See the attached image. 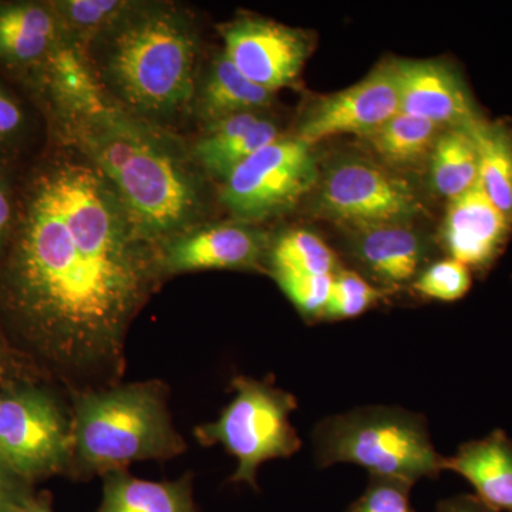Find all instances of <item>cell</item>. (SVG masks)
Wrapping results in <instances>:
<instances>
[{
	"label": "cell",
	"instance_id": "6da1fadb",
	"mask_svg": "<svg viewBox=\"0 0 512 512\" xmlns=\"http://www.w3.org/2000/svg\"><path fill=\"white\" fill-rule=\"evenodd\" d=\"M156 245L109 181L63 144L26 178L10 231L2 293L9 311L56 362L113 370L160 281Z\"/></svg>",
	"mask_w": 512,
	"mask_h": 512
},
{
	"label": "cell",
	"instance_id": "7a4b0ae2",
	"mask_svg": "<svg viewBox=\"0 0 512 512\" xmlns=\"http://www.w3.org/2000/svg\"><path fill=\"white\" fill-rule=\"evenodd\" d=\"M53 119L63 144L104 175L157 248L208 222L207 175L195 163L190 144L170 128L128 113L106 93Z\"/></svg>",
	"mask_w": 512,
	"mask_h": 512
},
{
	"label": "cell",
	"instance_id": "3957f363",
	"mask_svg": "<svg viewBox=\"0 0 512 512\" xmlns=\"http://www.w3.org/2000/svg\"><path fill=\"white\" fill-rule=\"evenodd\" d=\"M86 55L103 92L128 113L168 128L190 113L200 36L184 6L134 2Z\"/></svg>",
	"mask_w": 512,
	"mask_h": 512
},
{
	"label": "cell",
	"instance_id": "277c9868",
	"mask_svg": "<svg viewBox=\"0 0 512 512\" xmlns=\"http://www.w3.org/2000/svg\"><path fill=\"white\" fill-rule=\"evenodd\" d=\"M72 457L86 473L124 470L133 461L183 453L158 383H134L76 394Z\"/></svg>",
	"mask_w": 512,
	"mask_h": 512
},
{
	"label": "cell",
	"instance_id": "5b68a950",
	"mask_svg": "<svg viewBox=\"0 0 512 512\" xmlns=\"http://www.w3.org/2000/svg\"><path fill=\"white\" fill-rule=\"evenodd\" d=\"M319 468L356 464L370 476L416 484L437 478L446 457L437 453L424 416L402 407L366 406L320 420L313 430Z\"/></svg>",
	"mask_w": 512,
	"mask_h": 512
},
{
	"label": "cell",
	"instance_id": "8992f818",
	"mask_svg": "<svg viewBox=\"0 0 512 512\" xmlns=\"http://www.w3.org/2000/svg\"><path fill=\"white\" fill-rule=\"evenodd\" d=\"M231 383V402L218 420L197 427L195 437L205 446L222 444L238 461L231 481L256 488L262 464L301 450V437L289 421L298 409V400L274 384L252 377L237 376Z\"/></svg>",
	"mask_w": 512,
	"mask_h": 512
},
{
	"label": "cell",
	"instance_id": "52a82bcc",
	"mask_svg": "<svg viewBox=\"0 0 512 512\" xmlns=\"http://www.w3.org/2000/svg\"><path fill=\"white\" fill-rule=\"evenodd\" d=\"M318 180L312 147L295 136H281L228 175L220 201L235 221L258 225L291 211Z\"/></svg>",
	"mask_w": 512,
	"mask_h": 512
},
{
	"label": "cell",
	"instance_id": "ba28073f",
	"mask_svg": "<svg viewBox=\"0 0 512 512\" xmlns=\"http://www.w3.org/2000/svg\"><path fill=\"white\" fill-rule=\"evenodd\" d=\"M315 188L316 212L355 231L407 224L424 211L412 185L366 157L336 158L319 173Z\"/></svg>",
	"mask_w": 512,
	"mask_h": 512
},
{
	"label": "cell",
	"instance_id": "9c48e42d",
	"mask_svg": "<svg viewBox=\"0 0 512 512\" xmlns=\"http://www.w3.org/2000/svg\"><path fill=\"white\" fill-rule=\"evenodd\" d=\"M72 424L32 390L0 397V466L22 477L59 470L72 458Z\"/></svg>",
	"mask_w": 512,
	"mask_h": 512
},
{
	"label": "cell",
	"instance_id": "30bf717a",
	"mask_svg": "<svg viewBox=\"0 0 512 512\" xmlns=\"http://www.w3.org/2000/svg\"><path fill=\"white\" fill-rule=\"evenodd\" d=\"M399 111L396 63L387 62L349 89L313 101L299 117L295 137L311 147L338 134L365 138Z\"/></svg>",
	"mask_w": 512,
	"mask_h": 512
},
{
	"label": "cell",
	"instance_id": "8fae6325",
	"mask_svg": "<svg viewBox=\"0 0 512 512\" xmlns=\"http://www.w3.org/2000/svg\"><path fill=\"white\" fill-rule=\"evenodd\" d=\"M220 32L225 55L239 72L272 93L298 79L311 53V40L303 30L261 16H239Z\"/></svg>",
	"mask_w": 512,
	"mask_h": 512
},
{
	"label": "cell",
	"instance_id": "7c38bea8",
	"mask_svg": "<svg viewBox=\"0 0 512 512\" xmlns=\"http://www.w3.org/2000/svg\"><path fill=\"white\" fill-rule=\"evenodd\" d=\"M271 239L258 225L204 222L157 248L158 269L161 278L211 269L265 271Z\"/></svg>",
	"mask_w": 512,
	"mask_h": 512
},
{
	"label": "cell",
	"instance_id": "4fadbf2b",
	"mask_svg": "<svg viewBox=\"0 0 512 512\" xmlns=\"http://www.w3.org/2000/svg\"><path fill=\"white\" fill-rule=\"evenodd\" d=\"M400 111L440 128H474L485 120L466 80L440 60H397Z\"/></svg>",
	"mask_w": 512,
	"mask_h": 512
},
{
	"label": "cell",
	"instance_id": "5bb4252c",
	"mask_svg": "<svg viewBox=\"0 0 512 512\" xmlns=\"http://www.w3.org/2000/svg\"><path fill=\"white\" fill-rule=\"evenodd\" d=\"M512 225L488 200L481 184L448 201L441 242L448 258L480 276L487 275L503 255Z\"/></svg>",
	"mask_w": 512,
	"mask_h": 512
},
{
	"label": "cell",
	"instance_id": "9a60e30c",
	"mask_svg": "<svg viewBox=\"0 0 512 512\" xmlns=\"http://www.w3.org/2000/svg\"><path fill=\"white\" fill-rule=\"evenodd\" d=\"M352 255L384 292L412 286L424 268L429 245L409 224L357 229Z\"/></svg>",
	"mask_w": 512,
	"mask_h": 512
},
{
	"label": "cell",
	"instance_id": "2e32d148",
	"mask_svg": "<svg viewBox=\"0 0 512 512\" xmlns=\"http://www.w3.org/2000/svg\"><path fill=\"white\" fill-rule=\"evenodd\" d=\"M66 37L52 2L0 5V62L39 73Z\"/></svg>",
	"mask_w": 512,
	"mask_h": 512
},
{
	"label": "cell",
	"instance_id": "e0dca14e",
	"mask_svg": "<svg viewBox=\"0 0 512 512\" xmlns=\"http://www.w3.org/2000/svg\"><path fill=\"white\" fill-rule=\"evenodd\" d=\"M279 137L275 120L255 111L202 127L200 137L190 147L202 173L224 183L238 165Z\"/></svg>",
	"mask_w": 512,
	"mask_h": 512
},
{
	"label": "cell",
	"instance_id": "ac0fdd59",
	"mask_svg": "<svg viewBox=\"0 0 512 512\" xmlns=\"http://www.w3.org/2000/svg\"><path fill=\"white\" fill-rule=\"evenodd\" d=\"M275 93L248 80L224 50L200 69L190 114L202 127L242 113H262L271 106Z\"/></svg>",
	"mask_w": 512,
	"mask_h": 512
},
{
	"label": "cell",
	"instance_id": "d6986e66",
	"mask_svg": "<svg viewBox=\"0 0 512 512\" xmlns=\"http://www.w3.org/2000/svg\"><path fill=\"white\" fill-rule=\"evenodd\" d=\"M444 471L468 481L491 511L512 512V440L504 430L461 444L453 457H446Z\"/></svg>",
	"mask_w": 512,
	"mask_h": 512
},
{
	"label": "cell",
	"instance_id": "ffe728a7",
	"mask_svg": "<svg viewBox=\"0 0 512 512\" xmlns=\"http://www.w3.org/2000/svg\"><path fill=\"white\" fill-rule=\"evenodd\" d=\"M99 512H197L192 501L190 478L156 483L111 471L104 481Z\"/></svg>",
	"mask_w": 512,
	"mask_h": 512
},
{
	"label": "cell",
	"instance_id": "44dd1931",
	"mask_svg": "<svg viewBox=\"0 0 512 512\" xmlns=\"http://www.w3.org/2000/svg\"><path fill=\"white\" fill-rule=\"evenodd\" d=\"M431 187L448 201L480 183V156L473 128H444L429 158Z\"/></svg>",
	"mask_w": 512,
	"mask_h": 512
},
{
	"label": "cell",
	"instance_id": "7402d4cb",
	"mask_svg": "<svg viewBox=\"0 0 512 512\" xmlns=\"http://www.w3.org/2000/svg\"><path fill=\"white\" fill-rule=\"evenodd\" d=\"M441 130L431 121L399 111L365 140L387 168L410 170L429 163Z\"/></svg>",
	"mask_w": 512,
	"mask_h": 512
},
{
	"label": "cell",
	"instance_id": "603a6c76",
	"mask_svg": "<svg viewBox=\"0 0 512 512\" xmlns=\"http://www.w3.org/2000/svg\"><path fill=\"white\" fill-rule=\"evenodd\" d=\"M480 156V184L488 200L512 225V128L485 119L473 128Z\"/></svg>",
	"mask_w": 512,
	"mask_h": 512
},
{
	"label": "cell",
	"instance_id": "cb8c5ba5",
	"mask_svg": "<svg viewBox=\"0 0 512 512\" xmlns=\"http://www.w3.org/2000/svg\"><path fill=\"white\" fill-rule=\"evenodd\" d=\"M339 259L322 238L309 229L295 228L271 239L266 271L305 275H335Z\"/></svg>",
	"mask_w": 512,
	"mask_h": 512
},
{
	"label": "cell",
	"instance_id": "d4e9b609",
	"mask_svg": "<svg viewBox=\"0 0 512 512\" xmlns=\"http://www.w3.org/2000/svg\"><path fill=\"white\" fill-rule=\"evenodd\" d=\"M134 0H59L52 2L66 36L86 52L96 37L106 32L133 6Z\"/></svg>",
	"mask_w": 512,
	"mask_h": 512
},
{
	"label": "cell",
	"instance_id": "484cf974",
	"mask_svg": "<svg viewBox=\"0 0 512 512\" xmlns=\"http://www.w3.org/2000/svg\"><path fill=\"white\" fill-rule=\"evenodd\" d=\"M386 295L359 272L340 268L333 276L322 320L335 322L357 318L377 305Z\"/></svg>",
	"mask_w": 512,
	"mask_h": 512
},
{
	"label": "cell",
	"instance_id": "4316f807",
	"mask_svg": "<svg viewBox=\"0 0 512 512\" xmlns=\"http://www.w3.org/2000/svg\"><path fill=\"white\" fill-rule=\"evenodd\" d=\"M473 275L470 269L453 258H444L424 266L412 289L421 298L437 302H457L470 292Z\"/></svg>",
	"mask_w": 512,
	"mask_h": 512
},
{
	"label": "cell",
	"instance_id": "83f0119b",
	"mask_svg": "<svg viewBox=\"0 0 512 512\" xmlns=\"http://www.w3.org/2000/svg\"><path fill=\"white\" fill-rule=\"evenodd\" d=\"M286 298L301 313L306 322L322 320L335 275H305L292 272L271 274Z\"/></svg>",
	"mask_w": 512,
	"mask_h": 512
},
{
	"label": "cell",
	"instance_id": "f1b7e54d",
	"mask_svg": "<svg viewBox=\"0 0 512 512\" xmlns=\"http://www.w3.org/2000/svg\"><path fill=\"white\" fill-rule=\"evenodd\" d=\"M412 487L399 478L370 476L365 493L346 512H416L410 501Z\"/></svg>",
	"mask_w": 512,
	"mask_h": 512
},
{
	"label": "cell",
	"instance_id": "f546056e",
	"mask_svg": "<svg viewBox=\"0 0 512 512\" xmlns=\"http://www.w3.org/2000/svg\"><path fill=\"white\" fill-rule=\"evenodd\" d=\"M25 124V114L18 101L0 87V143L18 136Z\"/></svg>",
	"mask_w": 512,
	"mask_h": 512
},
{
	"label": "cell",
	"instance_id": "4dcf8cb0",
	"mask_svg": "<svg viewBox=\"0 0 512 512\" xmlns=\"http://www.w3.org/2000/svg\"><path fill=\"white\" fill-rule=\"evenodd\" d=\"M434 512H493L476 495L460 494L441 500Z\"/></svg>",
	"mask_w": 512,
	"mask_h": 512
},
{
	"label": "cell",
	"instance_id": "1f68e13d",
	"mask_svg": "<svg viewBox=\"0 0 512 512\" xmlns=\"http://www.w3.org/2000/svg\"><path fill=\"white\" fill-rule=\"evenodd\" d=\"M15 210L16 204L10 195L8 185L5 184V181L0 180V247L12 231Z\"/></svg>",
	"mask_w": 512,
	"mask_h": 512
},
{
	"label": "cell",
	"instance_id": "d6a6232c",
	"mask_svg": "<svg viewBox=\"0 0 512 512\" xmlns=\"http://www.w3.org/2000/svg\"><path fill=\"white\" fill-rule=\"evenodd\" d=\"M12 510H22L16 507L15 493L5 477L0 474V512H9Z\"/></svg>",
	"mask_w": 512,
	"mask_h": 512
},
{
	"label": "cell",
	"instance_id": "836d02e7",
	"mask_svg": "<svg viewBox=\"0 0 512 512\" xmlns=\"http://www.w3.org/2000/svg\"><path fill=\"white\" fill-rule=\"evenodd\" d=\"M19 512H50L47 510L45 505H39V504H26L23 505L22 510Z\"/></svg>",
	"mask_w": 512,
	"mask_h": 512
}]
</instances>
